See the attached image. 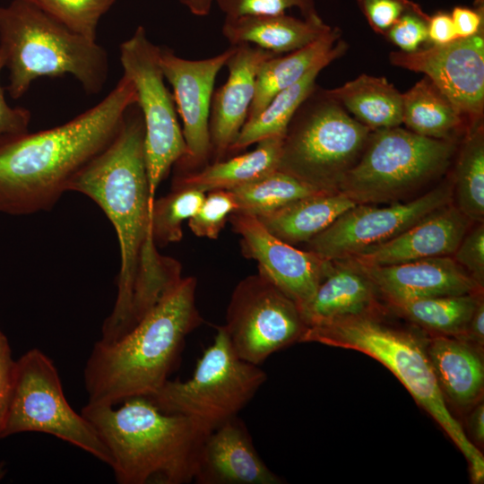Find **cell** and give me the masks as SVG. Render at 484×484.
I'll list each match as a JSON object with an SVG mask.
<instances>
[{"instance_id":"obj_40","label":"cell","mask_w":484,"mask_h":484,"mask_svg":"<svg viewBox=\"0 0 484 484\" xmlns=\"http://www.w3.org/2000/svg\"><path fill=\"white\" fill-rule=\"evenodd\" d=\"M12 349L6 335L0 328V440L8 411L15 367Z\"/></svg>"},{"instance_id":"obj_31","label":"cell","mask_w":484,"mask_h":484,"mask_svg":"<svg viewBox=\"0 0 484 484\" xmlns=\"http://www.w3.org/2000/svg\"><path fill=\"white\" fill-rule=\"evenodd\" d=\"M482 292L394 302L390 305L416 324L440 335L462 338Z\"/></svg>"},{"instance_id":"obj_11","label":"cell","mask_w":484,"mask_h":484,"mask_svg":"<svg viewBox=\"0 0 484 484\" xmlns=\"http://www.w3.org/2000/svg\"><path fill=\"white\" fill-rule=\"evenodd\" d=\"M124 74L133 82L144 125V151L150 194L186 153L173 98L160 65V47L138 26L119 48Z\"/></svg>"},{"instance_id":"obj_19","label":"cell","mask_w":484,"mask_h":484,"mask_svg":"<svg viewBox=\"0 0 484 484\" xmlns=\"http://www.w3.org/2000/svg\"><path fill=\"white\" fill-rule=\"evenodd\" d=\"M471 223L452 202L395 238L348 259L364 266H380L452 256Z\"/></svg>"},{"instance_id":"obj_4","label":"cell","mask_w":484,"mask_h":484,"mask_svg":"<svg viewBox=\"0 0 484 484\" xmlns=\"http://www.w3.org/2000/svg\"><path fill=\"white\" fill-rule=\"evenodd\" d=\"M81 413L106 445L117 483L194 481L202 444L211 432L202 423L163 412L144 396L118 408L88 402Z\"/></svg>"},{"instance_id":"obj_38","label":"cell","mask_w":484,"mask_h":484,"mask_svg":"<svg viewBox=\"0 0 484 484\" xmlns=\"http://www.w3.org/2000/svg\"><path fill=\"white\" fill-rule=\"evenodd\" d=\"M428 18L423 9L407 12L392 25L385 36L401 51H417L421 44L428 41Z\"/></svg>"},{"instance_id":"obj_16","label":"cell","mask_w":484,"mask_h":484,"mask_svg":"<svg viewBox=\"0 0 484 484\" xmlns=\"http://www.w3.org/2000/svg\"><path fill=\"white\" fill-rule=\"evenodd\" d=\"M229 221L240 238L243 255L256 261L258 270L298 308L312 298L324 278L331 260L281 240L253 215L234 212Z\"/></svg>"},{"instance_id":"obj_28","label":"cell","mask_w":484,"mask_h":484,"mask_svg":"<svg viewBox=\"0 0 484 484\" xmlns=\"http://www.w3.org/2000/svg\"><path fill=\"white\" fill-rule=\"evenodd\" d=\"M340 37L341 30L337 27H332L328 32L309 45L265 60L256 75L255 95L246 120L257 116L277 93L295 83L328 56Z\"/></svg>"},{"instance_id":"obj_5","label":"cell","mask_w":484,"mask_h":484,"mask_svg":"<svg viewBox=\"0 0 484 484\" xmlns=\"http://www.w3.org/2000/svg\"><path fill=\"white\" fill-rule=\"evenodd\" d=\"M299 342L355 350L387 367L414 400L440 425L469 462L471 480H484V457L449 411L427 353V341L380 320L379 313L309 326Z\"/></svg>"},{"instance_id":"obj_15","label":"cell","mask_w":484,"mask_h":484,"mask_svg":"<svg viewBox=\"0 0 484 484\" xmlns=\"http://www.w3.org/2000/svg\"><path fill=\"white\" fill-rule=\"evenodd\" d=\"M233 51V46L214 56L191 60L160 47V65L173 89L177 111L183 122L186 153L175 165L176 173L198 170L212 156L209 119L214 82Z\"/></svg>"},{"instance_id":"obj_30","label":"cell","mask_w":484,"mask_h":484,"mask_svg":"<svg viewBox=\"0 0 484 484\" xmlns=\"http://www.w3.org/2000/svg\"><path fill=\"white\" fill-rule=\"evenodd\" d=\"M453 203L471 222H484V128L469 127L451 178Z\"/></svg>"},{"instance_id":"obj_43","label":"cell","mask_w":484,"mask_h":484,"mask_svg":"<svg viewBox=\"0 0 484 484\" xmlns=\"http://www.w3.org/2000/svg\"><path fill=\"white\" fill-rule=\"evenodd\" d=\"M457 39L450 13L439 11L429 16L428 21V41L431 45H445Z\"/></svg>"},{"instance_id":"obj_23","label":"cell","mask_w":484,"mask_h":484,"mask_svg":"<svg viewBox=\"0 0 484 484\" xmlns=\"http://www.w3.org/2000/svg\"><path fill=\"white\" fill-rule=\"evenodd\" d=\"M283 137L265 138L246 153L213 161L198 170L175 173L172 188H193L207 193L232 190L257 180L279 169Z\"/></svg>"},{"instance_id":"obj_17","label":"cell","mask_w":484,"mask_h":484,"mask_svg":"<svg viewBox=\"0 0 484 484\" xmlns=\"http://www.w3.org/2000/svg\"><path fill=\"white\" fill-rule=\"evenodd\" d=\"M197 484H281L258 454L244 423L235 416L205 437L198 455Z\"/></svg>"},{"instance_id":"obj_33","label":"cell","mask_w":484,"mask_h":484,"mask_svg":"<svg viewBox=\"0 0 484 484\" xmlns=\"http://www.w3.org/2000/svg\"><path fill=\"white\" fill-rule=\"evenodd\" d=\"M205 194L193 188H171L165 196L154 199L151 222L153 240L158 247L181 240L183 222L196 213Z\"/></svg>"},{"instance_id":"obj_6","label":"cell","mask_w":484,"mask_h":484,"mask_svg":"<svg viewBox=\"0 0 484 484\" xmlns=\"http://www.w3.org/2000/svg\"><path fill=\"white\" fill-rule=\"evenodd\" d=\"M0 48L13 99L41 77L72 75L88 94L99 93L108 78V53L97 40L73 32L25 0L0 5Z\"/></svg>"},{"instance_id":"obj_2","label":"cell","mask_w":484,"mask_h":484,"mask_svg":"<svg viewBox=\"0 0 484 484\" xmlns=\"http://www.w3.org/2000/svg\"><path fill=\"white\" fill-rule=\"evenodd\" d=\"M136 91L125 74L99 103L60 125L0 137V212L52 208L74 177L115 138Z\"/></svg>"},{"instance_id":"obj_9","label":"cell","mask_w":484,"mask_h":484,"mask_svg":"<svg viewBox=\"0 0 484 484\" xmlns=\"http://www.w3.org/2000/svg\"><path fill=\"white\" fill-rule=\"evenodd\" d=\"M266 381L265 372L233 350L223 325L186 381L168 379L149 398L161 411L197 420L211 431L238 416Z\"/></svg>"},{"instance_id":"obj_10","label":"cell","mask_w":484,"mask_h":484,"mask_svg":"<svg viewBox=\"0 0 484 484\" xmlns=\"http://www.w3.org/2000/svg\"><path fill=\"white\" fill-rule=\"evenodd\" d=\"M23 432L54 436L111 464L99 434L70 406L56 366L38 349L28 350L15 361L3 438Z\"/></svg>"},{"instance_id":"obj_34","label":"cell","mask_w":484,"mask_h":484,"mask_svg":"<svg viewBox=\"0 0 484 484\" xmlns=\"http://www.w3.org/2000/svg\"><path fill=\"white\" fill-rule=\"evenodd\" d=\"M89 39L97 40L101 17L117 0H25Z\"/></svg>"},{"instance_id":"obj_8","label":"cell","mask_w":484,"mask_h":484,"mask_svg":"<svg viewBox=\"0 0 484 484\" xmlns=\"http://www.w3.org/2000/svg\"><path fill=\"white\" fill-rule=\"evenodd\" d=\"M371 132L324 90L315 89L287 127L278 169L317 189L337 190Z\"/></svg>"},{"instance_id":"obj_18","label":"cell","mask_w":484,"mask_h":484,"mask_svg":"<svg viewBox=\"0 0 484 484\" xmlns=\"http://www.w3.org/2000/svg\"><path fill=\"white\" fill-rule=\"evenodd\" d=\"M277 56L250 44L233 46L226 82L212 95L209 131L214 161L225 159L246 121L261 65Z\"/></svg>"},{"instance_id":"obj_26","label":"cell","mask_w":484,"mask_h":484,"mask_svg":"<svg viewBox=\"0 0 484 484\" xmlns=\"http://www.w3.org/2000/svg\"><path fill=\"white\" fill-rule=\"evenodd\" d=\"M346 48V43L339 39L328 56L295 83L277 93L257 116L247 119L229 153L238 152L265 138L284 136L291 118L315 89V80L320 72L341 56Z\"/></svg>"},{"instance_id":"obj_20","label":"cell","mask_w":484,"mask_h":484,"mask_svg":"<svg viewBox=\"0 0 484 484\" xmlns=\"http://www.w3.org/2000/svg\"><path fill=\"white\" fill-rule=\"evenodd\" d=\"M361 266L390 304L473 294L483 290L452 256L425 258L391 265Z\"/></svg>"},{"instance_id":"obj_13","label":"cell","mask_w":484,"mask_h":484,"mask_svg":"<svg viewBox=\"0 0 484 484\" xmlns=\"http://www.w3.org/2000/svg\"><path fill=\"white\" fill-rule=\"evenodd\" d=\"M453 202L451 179L406 202L388 206L358 203L306 243V249L326 260H342L385 243Z\"/></svg>"},{"instance_id":"obj_21","label":"cell","mask_w":484,"mask_h":484,"mask_svg":"<svg viewBox=\"0 0 484 484\" xmlns=\"http://www.w3.org/2000/svg\"><path fill=\"white\" fill-rule=\"evenodd\" d=\"M381 295L366 270L352 259L331 260L312 298L299 307L307 327L334 320L380 313Z\"/></svg>"},{"instance_id":"obj_25","label":"cell","mask_w":484,"mask_h":484,"mask_svg":"<svg viewBox=\"0 0 484 484\" xmlns=\"http://www.w3.org/2000/svg\"><path fill=\"white\" fill-rule=\"evenodd\" d=\"M357 203L338 191H323L256 217L266 229L292 246L307 243Z\"/></svg>"},{"instance_id":"obj_35","label":"cell","mask_w":484,"mask_h":484,"mask_svg":"<svg viewBox=\"0 0 484 484\" xmlns=\"http://www.w3.org/2000/svg\"><path fill=\"white\" fill-rule=\"evenodd\" d=\"M237 209L230 190L209 191L199 210L188 220V227L196 237L215 239L229 221V215Z\"/></svg>"},{"instance_id":"obj_39","label":"cell","mask_w":484,"mask_h":484,"mask_svg":"<svg viewBox=\"0 0 484 484\" xmlns=\"http://www.w3.org/2000/svg\"><path fill=\"white\" fill-rule=\"evenodd\" d=\"M371 29L381 35L405 13L422 8L411 0H356Z\"/></svg>"},{"instance_id":"obj_45","label":"cell","mask_w":484,"mask_h":484,"mask_svg":"<svg viewBox=\"0 0 484 484\" xmlns=\"http://www.w3.org/2000/svg\"><path fill=\"white\" fill-rule=\"evenodd\" d=\"M469 428L474 440L479 444L484 441V404L480 403L469 418Z\"/></svg>"},{"instance_id":"obj_29","label":"cell","mask_w":484,"mask_h":484,"mask_svg":"<svg viewBox=\"0 0 484 484\" xmlns=\"http://www.w3.org/2000/svg\"><path fill=\"white\" fill-rule=\"evenodd\" d=\"M421 136L454 140L467 124L452 102L424 77L402 93V123Z\"/></svg>"},{"instance_id":"obj_27","label":"cell","mask_w":484,"mask_h":484,"mask_svg":"<svg viewBox=\"0 0 484 484\" xmlns=\"http://www.w3.org/2000/svg\"><path fill=\"white\" fill-rule=\"evenodd\" d=\"M324 91L372 131L402 123V93L385 77L361 74Z\"/></svg>"},{"instance_id":"obj_1","label":"cell","mask_w":484,"mask_h":484,"mask_svg":"<svg viewBox=\"0 0 484 484\" xmlns=\"http://www.w3.org/2000/svg\"><path fill=\"white\" fill-rule=\"evenodd\" d=\"M68 191L94 201L117 232L121 256L117 295L100 338L114 341L182 278L179 263L161 255L153 240L154 200L149 188L143 120L136 104L127 109L113 141L74 177Z\"/></svg>"},{"instance_id":"obj_22","label":"cell","mask_w":484,"mask_h":484,"mask_svg":"<svg viewBox=\"0 0 484 484\" xmlns=\"http://www.w3.org/2000/svg\"><path fill=\"white\" fill-rule=\"evenodd\" d=\"M331 29L321 17L298 19L284 13L225 17L221 31L231 46L250 44L283 55L309 45Z\"/></svg>"},{"instance_id":"obj_47","label":"cell","mask_w":484,"mask_h":484,"mask_svg":"<svg viewBox=\"0 0 484 484\" xmlns=\"http://www.w3.org/2000/svg\"><path fill=\"white\" fill-rule=\"evenodd\" d=\"M6 467L4 462H0V480L5 476Z\"/></svg>"},{"instance_id":"obj_36","label":"cell","mask_w":484,"mask_h":484,"mask_svg":"<svg viewBox=\"0 0 484 484\" xmlns=\"http://www.w3.org/2000/svg\"><path fill=\"white\" fill-rule=\"evenodd\" d=\"M225 17L249 14L284 13L288 9L297 8L303 18L320 17L315 0H215Z\"/></svg>"},{"instance_id":"obj_7","label":"cell","mask_w":484,"mask_h":484,"mask_svg":"<svg viewBox=\"0 0 484 484\" xmlns=\"http://www.w3.org/2000/svg\"><path fill=\"white\" fill-rule=\"evenodd\" d=\"M456 152L454 140L419 135L400 126L373 130L337 190L358 203H393L442 176Z\"/></svg>"},{"instance_id":"obj_3","label":"cell","mask_w":484,"mask_h":484,"mask_svg":"<svg viewBox=\"0 0 484 484\" xmlns=\"http://www.w3.org/2000/svg\"><path fill=\"white\" fill-rule=\"evenodd\" d=\"M196 285L194 277H182L123 336L94 344L83 370L88 402L116 406L164 385L186 337L203 323Z\"/></svg>"},{"instance_id":"obj_46","label":"cell","mask_w":484,"mask_h":484,"mask_svg":"<svg viewBox=\"0 0 484 484\" xmlns=\"http://www.w3.org/2000/svg\"><path fill=\"white\" fill-rule=\"evenodd\" d=\"M191 13L196 16H206L210 13L215 0H178Z\"/></svg>"},{"instance_id":"obj_44","label":"cell","mask_w":484,"mask_h":484,"mask_svg":"<svg viewBox=\"0 0 484 484\" xmlns=\"http://www.w3.org/2000/svg\"><path fill=\"white\" fill-rule=\"evenodd\" d=\"M471 344L475 343L479 348L484 344V300L481 297L472 314L465 334L459 338Z\"/></svg>"},{"instance_id":"obj_37","label":"cell","mask_w":484,"mask_h":484,"mask_svg":"<svg viewBox=\"0 0 484 484\" xmlns=\"http://www.w3.org/2000/svg\"><path fill=\"white\" fill-rule=\"evenodd\" d=\"M452 257L483 289L484 222H476L469 228Z\"/></svg>"},{"instance_id":"obj_32","label":"cell","mask_w":484,"mask_h":484,"mask_svg":"<svg viewBox=\"0 0 484 484\" xmlns=\"http://www.w3.org/2000/svg\"><path fill=\"white\" fill-rule=\"evenodd\" d=\"M230 191L238 205L237 212L258 217L324 190L317 189L289 173L276 169L257 180Z\"/></svg>"},{"instance_id":"obj_42","label":"cell","mask_w":484,"mask_h":484,"mask_svg":"<svg viewBox=\"0 0 484 484\" xmlns=\"http://www.w3.org/2000/svg\"><path fill=\"white\" fill-rule=\"evenodd\" d=\"M483 0H475L474 8L455 6L450 13L458 39L470 38L483 32Z\"/></svg>"},{"instance_id":"obj_14","label":"cell","mask_w":484,"mask_h":484,"mask_svg":"<svg viewBox=\"0 0 484 484\" xmlns=\"http://www.w3.org/2000/svg\"><path fill=\"white\" fill-rule=\"evenodd\" d=\"M389 60L395 66L424 73L452 102L468 128L482 121L483 32L414 52H391Z\"/></svg>"},{"instance_id":"obj_24","label":"cell","mask_w":484,"mask_h":484,"mask_svg":"<svg viewBox=\"0 0 484 484\" xmlns=\"http://www.w3.org/2000/svg\"><path fill=\"white\" fill-rule=\"evenodd\" d=\"M427 353L444 395L460 406L472 404L480 398L484 366L473 344L438 335L427 341Z\"/></svg>"},{"instance_id":"obj_41","label":"cell","mask_w":484,"mask_h":484,"mask_svg":"<svg viewBox=\"0 0 484 484\" xmlns=\"http://www.w3.org/2000/svg\"><path fill=\"white\" fill-rule=\"evenodd\" d=\"M5 67V56L0 48V74ZM31 114L29 109L11 107L4 97V90L0 82V137L28 132Z\"/></svg>"},{"instance_id":"obj_12","label":"cell","mask_w":484,"mask_h":484,"mask_svg":"<svg viewBox=\"0 0 484 484\" xmlns=\"http://www.w3.org/2000/svg\"><path fill=\"white\" fill-rule=\"evenodd\" d=\"M223 327L238 357L258 366L307 328L297 304L259 270L235 287Z\"/></svg>"}]
</instances>
